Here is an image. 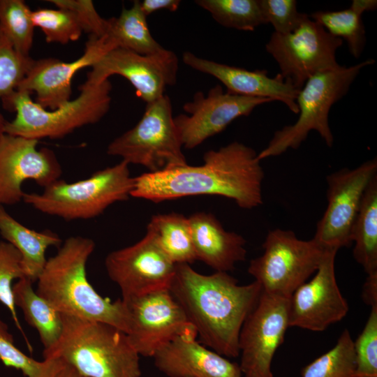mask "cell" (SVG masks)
<instances>
[{
    "mask_svg": "<svg viewBox=\"0 0 377 377\" xmlns=\"http://www.w3.org/2000/svg\"><path fill=\"white\" fill-rule=\"evenodd\" d=\"M264 171L256 151L232 142L209 150L200 165L188 164L133 177L131 197L154 202L186 196L214 195L233 200L241 208L263 204Z\"/></svg>",
    "mask_w": 377,
    "mask_h": 377,
    "instance_id": "6da1fadb",
    "label": "cell"
},
{
    "mask_svg": "<svg viewBox=\"0 0 377 377\" xmlns=\"http://www.w3.org/2000/svg\"><path fill=\"white\" fill-rule=\"evenodd\" d=\"M169 290L204 346L226 357L239 356L242 327L262 293L257 281L239 285L228 272L205 275L179 264Z\"/></svg>",
    "mask_w": 377,
    "mask_h": 377,
    "instance_id": "7a4b0ae2",
    "label": "cell"
},
{
    "mask_svg": "<svg viewBox=\"0 0 377 377\" xmlns=\"http://www.w3.org/2000/svg\"><path fill=\"white\" fill-rule=\"evenodd\" d=\"M95 246L89 237L66 239L47 259L36 291L61 314L104 323L126 334L128 315L124 302L103 297L88 280L87 263Z\"/></svg>",
    "mask_w": 377,
    "mask_h": 377,
    "instance_id": "3957f363",
    "label": "cell"
},
{
    "mask_svg": "<svg viewBox=\"0 0 377 377\" xmlns=\"http://www.w3.org/2000/svg\"><path fill=\"white\" fill-rule=\"evenodd\" d=\"M57 343L44 359H60L86 377H141L140 355L127 334L112 325L61 314Z\"/></svg>",
    "mask_w": 377,
    "mask_h": 377,
    "instance_id": "277c9868",
    "label": "cell"
},
{
    "mask_svg": "<svg viewBox=\"0 0 377 377\" xmlns=\"http://www.w3.org/2000/svg\"><path fill=\"white\" fill-rule=\"evenodd\" d=\"M80 94L59 108L47 110L31 98L29 92L16 89L2 99L15 117L7 121L6 134L39 140L63 138L75 129L98 122L109 111L112 84L88 80L79 87Z\"/></svg>",
    "mask_w": 377,
    "mask_h": 377,
    "instance_id": "5b68a950",
    "label": "cell"
},
{
    "mask_svg": "<svg viewBox=\"0 0 377 377\" xmlns=\"http://www.w3.org/2000/svg\"><path fill=\"white\" fill-rule=\"evenodd\" d=\"M134 179L129 164L97 170L88 178L67 182L58 179L41 193H25L23 201L41 213L67 221L98 216L111 205L131 197Z\"/></svg>",
    "mask_w": 377,
    "mask_h": 377,
    "instance_id": "8992f818",
    "label": "cell"
},
{
    "mask_svg": "<svg viewBox=\"0 0 377 377\" xmlns=\"http://www.w3.org/2000/svg\"><path fill=\"white\" fill-rule=\"evenodd\" d=\"M374 63L369 59L349 67L323 71L309 77L297 98L298 119L295 124L276 131L267 146L258 154V158L261 161L279 156L289 149H297L311 131H316L331 147L334 137L328 117L332 106L348 93L360 71Z\"/></svg>",
    "mask_w": 377,
    "mask_h": 377,
    "instance_id": "52a82bcc",
    "label": "cell"
},
{
    "mask_svg": "<svg viewBox=\"0 0 377 377\" xmlns=\"http://www.w3.org/2000/svg\"><path fill=\"white\" fill-rule=\"evenodd\" d=\"M182 147L172 103L165 94L147 104L137 124L114 138L108 145L107 154L154 172L187 164Z\"/></svg>",
    "mask_w": 377,
    "mask_h": 377,
    "instance_id": "ba28073f",
    "label": "cell"
},
{
    "mask_svg": "<svg viewBox=\"0 0 377 377\" xmlns=\"http://www.w3.org/2000/svg\"><path fill=\"white\" fill-rule=\"evenodd\" d=\"M262 246L263 253L250 261L248 272L263 291L286 298L315 274L330 250L279 228L270 230Z\"/></svg>",
    "mask_w": 377,
    "mask_h": 377,
    "instance_id": "9c48e42d",
    "label": "cell"
},
{
    "mask_svg": "<svg viewBox=\"0 0 377 377\" xmlns=\"http://www.w3.org/2000/svg\"><path fill=\"white\" fill-rule=\"evenodd\" d=\"M342 44V39L306 15L293 31L273 32L265 49L278 64L280 74L300 90L314 74L340 66L336 52Z\"/></svg>",
    "mask_w": 377,
    "mask_h": 377,
    "instance_id": "30bf717a",
    "label": "cell"
},
{
    "mask_svg": "<svg viewBox=\"0 0 377 377\" xmlns=\"http://www.w3.org/2000/svg\"><path fill=\"white\" fill-rule=\"evenodd\" d=\"M376 176L375 158L354 169L345 168L327 177V206L313 237L325 249L338 251L352 244L353 228L363 196Z\"/></svg>",
    "mask_w": 377,
    "mask_h": 377,
    "instance_id": "8fae6325",
    "label": "cell"
},
{
    "mask_svg": "<svg viewBox=\"0 0 377 377\" xmlns=\"http://www.w3.org/2000/svg\"><path fill=\"white\" fill-rule=\"evenodd\" d=\"M122 301L128 315L126 334L140 356L152 357L177 337L197 336L194 327L169 289Z\"/></svg>",
    "mask_w": 377,
    "mask_h": 377,
    "instance_id": "7c38bea8",
    "label": "cell"
},
{
    "mask_svg": "<svg viewBox=\"0 0 377 377\" xmlns=\"http://www.w3.org/2000/svg\"><path fill=\"white\" fill-rule=\"evenodd\" d=\"M289 301L262 290L239 337V365L245 377H273L272 359L289 327Z\"/></svg>",
    "mask_w": 377,
    "mask_h": 377,
    "instance_id": "4fadbf2b",
    "label": "cell"
},
{
    "mask_svg": "<svg viewBox=\"0 0 377 377\" xmlns=\"http://www.w3.org/2000/svg\"><path fill=\"white\" fill-rule=\"evenodd\" d=\"M105 267L122 300L169 289L176 269L149 232L135 244L108 253Z\"/></svg>",
    "mask_w": 377,
    "mask_h": 377,
    "instance_id": "5bb4252c",
    "label": "cell"
},
{
    "mask_svg": "<svg viewBox=\"0 0 377 377\" xmlns=\"http://www.w3.org/2000/svg\"><path fill=\"white\" fill-rule=\"evenodd\" d=\"M91 68L87 80L101 82L114 75L122 76L148 104L165 95L167 87L175 84L179 60L175 52L167 49L145 55L116 47L104 54Z\"/></svg>",
    "mask_w": 377,
    "mask_h": 377,
    "instance_id": "9a60e30c",
    "label": "cell"
},
{
    "mask_svg": "<svg viewBox=\"0 0 377 377\" xmlns=\"http://www.w3.org/2000/svg\"><path fill=\"white\" fill-rule=\"evenodd\" d=\"M270 98L239 96L224 91L216 84L205 96L197 91L183 109L187 114L174 117L182 147L191 149L226 129L235 119L248 116Z\"/></svg>",
    "mask_w": 377,
    "mask_h": 377,
    "instance_id": "2e32d148",
    "label": "cell"
},
{
    "mask_svg": "<svg viewBox=\"0 0 377 377\" xmlns=\"http://www.w3.org/2000/svg\"><path fill=\"white\" fill-rule=\"evenodd\" d=\"M38 140L5 134L0 141V205L23 200L22 186L33 180L43 188L60 179L61 166L54 152L38 148Z\"/></svg>",
    "mask_w": 377,
    "mask_h": 377,
    "instance_id": "e0dca14e",
    "label": "cell"
},
{
    "mask_svg": "<svg viewBox=\"0 0 377 377\" xmlns=\"http://www.w3.org/2000/svg\"><path fill=\"white\" fill-rule=\"evenodd\" d=\"M337 252L328 250L313 277L290 297L289 327L321 332L346 316L348 304L335 276Z\"/></svg>",
    "mask_w": 377,
    "mask_h": 377,
    "instance_id": "ac0fdd59",
    "label": "cell"
},
{
    "mask_svg": "<svg viewBox=\"0 0 377 377\" xmlns=\"http://www.w3.org/2000/svg\"><path fill=\"white\" fill-rule=\"evenodd\" d=\"M114 48L106 36H89L83 54L73 61L52 57L34 59L17 89L34 92L36 102L43 108L57 109L71 100V83L75 73L86 67L91 68Z\"/></svg>",
    "mask_w": 377,
    "mask_h": 377,
    "instance_id": "d6986e66",
    "label": "cell"
},
{
    "mask_svg": "<svg viewBox=\"0 0 377 377\" xmlns=\"http://www.w3.org/2000/svg\"><path fill=\"white\" fill-rule=\"evenodd\" d=\"M182 60L193 70L219 80L230 94L279 101L293 113H299L296 101L300 90L280 73L270 77L265 69L251 71L232 66L198 57L191 52H184Z\"/></svg>",
    "mask_w": 377,
    "mask_h": 377,
    "instance_id": "ffe728a7",
    "label": "cell"
},
{
    "mask_svg": "<svg viewBox=\"0 0 377 377\" xmlns=\"http://www.w3.org/2000/svg\"><path fill=\"white\" fill-rule=\"evenodd\" d=\"M195 335L176 337L152 357L168 377H242L239 365L207 348Z\"/></svg>",
    "mask_w": 377,
    "mask_h": 377,
    "instance_id": "44dd1931",
    "label": "cell"
},
{
    "mask_svg": "<svg viewBox=\"0 0 377 377\" xmlns=\"http://www.w3.org/2000/svg\"><path fill=\"white\" fill-rule=\"evenodd\" d=\"M188 218L197 260L216 272H228L246 260L245 239L226 230L214 215L199 212Z\"/></svg>",
    "mask_w": 377,
    "mask_h": 377,
    "instance_id": "7402d4cb",
    "label": "cell"
},
{
    "mask_svg": "<svg viewBox=\"0 0 377 377\" xmlns=\"http://www.w3.org/2000/svg\"><path fill=\"white\" fill-rule=\"evenodd\" d=\"M0 234L18 251L24 277L34 283L37 281L47 263V249L50 246H59L62 243L60 237L50 230L36 231L24 226L1 205Z\"/></svg>",
    "mask_w": 377,
    "mask_h": 377,
    "instance_id": "603a6c76",
    "label": "cell"
},
{
    "mask_svg": "<svg viewBox=\"0 0 377 377\" xmlns=\"http://www.w3.org/2000/svg\"><path fill=\"white\" fill-rule=\"evenodd\" d=\"M33 283L28 278L23 277L13 286L14 303L22 310L27 323L38 332L44 350H47L61 337L62 316L36 293Z\"/></svg>",
    "mask_w": 377,
    "mask_h": 377,
    "instance_id": "cb8c5ba5",
    "label": "cell"
},
{
    "mask_svg": "<svg viewBox=\"0 0 377 377\" xmlns=\"http://www.w3.org/2000/svg\"><path fill=\"white\" fill-rule=\"evenodd\" d=\"M147 232L152 235L161 249L175 265H190L197 260L188 218L172 212L151 216Z\"/></svg>",
    "mask_w": 377,
    "mask_h": 377,
    "instance_id": "d4e9b609",
    "label": "cell"
},
{
    "mask_svg": "<svg viewBox=\"0 0 377 377\" xmlns=\"http://www.w3.org/2000/svg\"><path fill=\"white\" fill-rule=\"evenodd\" d=\"M108 22L105 36L115 48L121 47L145 55L158 54L165 50L151 34L140 1H134L131 8H124L119 17H111Z\"/></svg>",
    "mask_w": 377,
    "mask_h": 377,
    "instance_id": "484cf974",
    "label": "cell"
},
{
    "mask_svg": "<svg viewBox=\"0 0 377 377\" xmlns=\"http://www.w3.org/2000/svg\"><path fill=\"white\" fill-rule=\"evenodd\" d=\"M353 257L367 276L377 275V176L367 186L352 232Z\"/></svg>",
    "mask_w": 377,
    "mask_h": 377,
    "instance_id": "4316f807",
    "label": "cell"
},
{
    "mask_svg": "<svg viewBox=\"0 0 377 377\" xmlns=\"http://www.w3.org/2000/svg\"><path fill=\"white\" fill-rule=\"evenodd\" d=\"M376 0H353L349 8L337 11H316L309 17L320 24L331 35L346 40L355 58L362 54L366 44L362 15L376 8Z\"/></svg>",
    "mask_w": 377,
    "mask_h": 377,
    "instance_id": "83f0119b",
    "label": "cell"
},
{
    "mask_svg": "<svg viewBox=\"0 0 377 377\" xmlns=\"http://www.w3.org/2000/svg\"><path fill=\"white\" fill-rule=\"evenodd\" d=\"M195 3L227 28L252 31L267 24L258 0H197Z\"/></svg>",
    "mask_w": 377,
    "mask_h": 377,
    "instance_id": "f1b7e54d",
    "label": "cell"
},
{
    "mask_svg": "<svg viewBox=\"0 0 377 377\" xmlns=\"http://www.w3.org/2000/svg\"><path fill=\"white\" fill-rule=\"evenodd\" d=\"M23 0H0V29L20 54L29 57L35 26Z\"/></svg>",
    "mask_w": 377,
    "mask_h": 377,
    "instance_id": "f546056e",
    "label": "cell"
},
{
    "mask_svg": "<svg viewBox=\"0 0 377 377\" xmlns=\"http://www.w3.org/2000/svg\"><path fill=\"white\" fill-rule=\"evenodd\" d=\"M355 355L354 341L345 329L336 345L302 369V377H354Z\"/></svg>",
    "mask_w": 377,
    "mask_h": 377,
    "instance_id": "4dcf8cb0",
    "label": "cell"
},
{
    "mask_svg": "<svg viewBox=\"0 0 377 377\" xmlns=\"http://www.w3.org/2000/svg\"><path fill=\"white\" fill-rule=\"evenodd\" d=\"M0 360L8 367L22 371L27 377H56L66 363L60 359L36 360L20 350L8 325L0 318Z\"/></svg>",
    "mask_w": 377,
    "mask_h": 377,
    "instance_id": "1f68e13d",
    "label": "cell"
},
{
    "mask_svg": "<svg viewBox=\"0 0 377 377\" xmlns=\"http://www.w3.org/2000/svg\"><path fill=\"white\" fill-rule=\"evenodd\" d=\"M31 16L35 27L42 30L47 43L67 44L77 40L84 32L76 15L65 8H38L32 10Z\"/></svg>",
    "mask_w": 377,
    "mask_h": 377,
    "instance_id": "d6a6232c",
    "label": "cell"
},
{
    "mask_svg": "<svg viewBox=\"0 0 377 377\" xmlns=\"http://www.w3.org/2000/svg\"><path fill=\"white\" fill-rule=\"evenodd\" d=\"M21 256L10 243L0 241V302L9 311L15 325L25 339L28 348L32 347L29 342L18 319L13 294V281L24 277L21 264Z\"/></svg>",
    "mask_w": 377,
    "mask_h": 377,
    "instance_id": "836d02e7",
    "label": "cell"
},
{
    "mask_svg": "<svg viewBox=\"0 0 377 377\" xmlns=\"http://www.w3.org/2000/svg\"><path fill=\"white\" fill-rule=\"evenodd\" d=\"M33 61L17 52L0 29V99L17 89Z\"/></svg>",
    "mask_w": 377,
    "mask_h": 377,
    "instance_id": "e575fe53",
    "label": "cell"
},
{
    "mask_svg": "<svg viewBox=\"0 0 377 377\" xmlns=\"http://www.w3.org/2000/svg\"><path fill=\"white\" fill-rule=\"evenodd\" d=\"M354 377H377V306L371 307L364 327L354 341Z\"/></svg>",
    "mask_w": 377,
    "mask_h": 377,
    "instance_id": "d590c367",
    "label": "cell"
},
{
    "mask_svg": "<svg viewBox=\"0 0 377 377\" xmlns=\"http://www.w3.org/2000/svg\"><path fill=\"white\" fill-rule=\"evenodd\" d=\"M258 3L266 23L281 34L293 31L306 15L298 12L295 0H258Z\"/></svg>",
    "mask_w": 377,
    "mask_h": 377,
    "instance_id": "8d00e7d4",
    "label": "cell"
},
{
    "mask_svg": "<svg viewBox=\"0 0 377 377\" xmlns=\"http://www.w3.org/2000/svg\"><path fill=\"white\" fill-rule=\"evenodd\" d=\"M57 8L72 11L80 21L84 32L89 36L102 37L108 29V19L103 18L91 0H48Z\"/></svg>",
    "mask_w": 377,
    "mask_h": 377,
    "instance_id": "74e56055",
    "label": "cell"
},
{
    "mask_svg": "<svg viewBox=\"0 0 377 377\" xmlns=\"http://www.w3.org/2000/svg\"><path fill=\"white\" fill-rule=\"evenodd\" d=\"M180 2L179 0H144L140 1V4L142 12L147 17L160 10L176 11L179 8Z\"/></svg>",
    "mask_w": 377,
    "mask_h": 377,
    "instance_id": "f35d334b",
    "label": "cell"
},
{
    "mask_svg": "<svg viewBox=\"0 0 377 377\" xmlns=\"http://www.w3.org/2000/svg\"><path fill=\"white\" fill-rule=\"evenodd\" d=\"M362 297L364 302L371 307L377 306V275L367 276Z\"/></svg>",
    "mask_w": 377,
    "mask_h": 377,
    "instance_id": "ab89813d",
    "label": "cell"
},
{
    "mask_svg": "<svg viewBox=\"0 0 377 377\" xmlns=\"http://www.w3.org/2000/svg\"><path fill=\"white\" fill-rule=\"evenodd\" d=\"M56 377H86L80 374L74 368L66 364Z\"/></svg>",
    "mask_w": 377,
    "mask_h": 377,
    "instance_id": "60d3db41",
    "label": "cell"
},
{
    "mask_svg": "<svg viewBox=\"0 0 377 377\" xmlns=\"http://www.w3.org/2000/svg\"><path fill=\"white\" fill-rule=\"evenodd\" d=\"M7 120L5 119L2 114L0 112V141L1 140L5 133V126Z\"/></svg>",
    "mask_w": 377,
    "mask_h": 377,
    "instance_id": "b9f144b4",
    "label": "cell"
}]
</instances>
